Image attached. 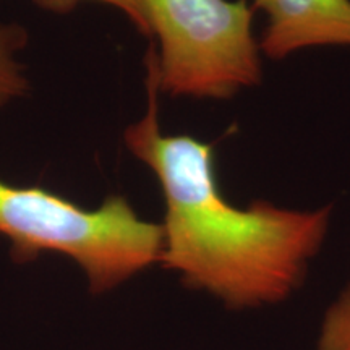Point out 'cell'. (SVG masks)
<instances>
[{
	"label": "cell",
	"mask_w": 350,
	"mask_h": 350,
	"mask_svg": "<svg viewBox=\"0 0 350 350\" xmlns=\"http://www.w3.org/2000/svg\"><path fill=\"white\" fill-rule=\"evenodd\" d=\"M33 2L47 12L67 13L72 12L83 0H33ZM94 2H103L117 8V10L124 13L126 18L135 25V28L143 36H152L151 23L150 18H148V12L143 0H94Z\"/></svg>",
	"instance_id": "52a82bcc"
},
{
	"label": "cell",
	"mask_w": 350,
	"mask_h": 350,
	"mask_svg": "<svg viewBox=\"0 0 350 350\" xmlns=\"http://www.w3.org/2000/svg\"><path fill=\"white\" fill-rule=\"evenodd\" d=\"M317 350H350V286L327 306L319 326Z\"/></svg>",
	"instance_id": "8992f818"
},
{
	"label": "cell",
	"mask_w": 350,
	"mask_h": 350,
	"mask_svg": "<svg viewBox=\"0 0 350 350\" xmlns=\"http://www.w3.org/2000/svg\"><path fill=\"white\" fill-rule=\"evenodd\" d=\"M159 41V90L170 96L229 99L258 85L260 44L245 0H143Z\"/></svg>",
	"instance_id": "3957f363"
},
{
	"label": "cell",
	"mask_w": 350,
	"mask_h": 350,
	"mask_svg": "<svg viewBox=\"0 0 350 350\" xmlns=\"http://www.w3.org/2000/svg\"><path fill=\"white\" fill-rule=\"evenodd\" d=\"M0 235L12 258L31 261L42 252L72 258L90 291L103 294L161 260L163 226L144 221L124 196L85 209L41 187L0 182Z\"/></svg>",
	"instance_id": "7a4b0ae2"
},
{
	"label": "cell",
	"mask_w": 350,
	"mask_h": 350,
	"mask_svg": "<svg viewBox=\"0 0 350 350\" xmlns=\"http://www.w3.org/2000/svg\"><path fill=\"white\" fill-rule=\"evenodd\" d=\"M28 41V33L16 23H0V106L20 98L28 90L23 65L16 54Z\"/></svg>",
	"instance_id": "5b68a950"
},
{
	"label": "cell",
	"mask_w": 350,
	"mask_h": 350,
	"mask_svg": "<svg viewBox=\"0 0 350 350\" xmlns=\"http://www.w3.org/2000/svg\"><path fill=\"white\" fill-rule=\"evenodd\" d=\"M146 116L130 125L124 138L163 188L159 262L187 287L208 292L232 310L287 300L325 243L331 206L299 211L255 201L240 208L226 200L211 144L161 130L154 51L146 57Z\"/></svg>",
	"instance_id": "6da1fadb"
},
{
	"label": "cell",
	"mask_w": 350,
	"mask_h": 350,
	"mask_svg": "<svg viewBox=\"0 0 350 350\" xmlns=\"http://www.w3.org/2000/svg\"><path fill=\"white\" fill-rule=\"evenodd\" d=\"M268 16L260 51L269 59L318 46H350V0H255Z\"/></svg>",
	"instance_id": "277c9868"
}]
</instances>
